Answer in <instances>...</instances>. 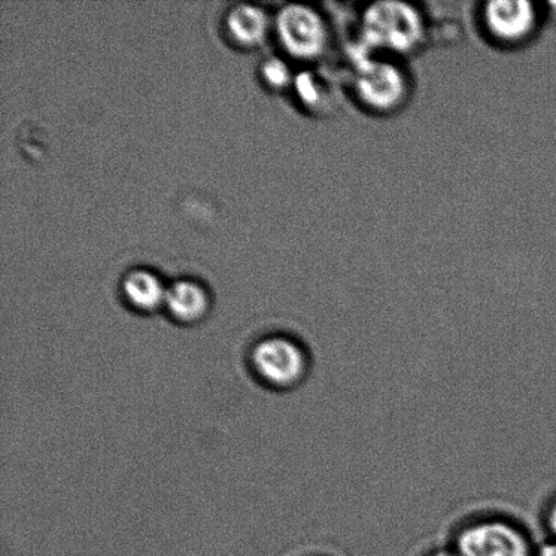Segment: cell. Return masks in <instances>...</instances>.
<instances>
[{"instance_id":"1","label":"cell","mask_w":556,"mask_h":556,"mask_svg":"<svg viewBox=\"0 0 556 556\" xmlns=\"http://www.w3.org/2000/svg\"><path fill=\"white\" fill-rule=\"evenodd\" d=\"M430 31L429 20L417 4L386 0L359 11L353 46L405 60L427 46Z\"/></svg>"},{"instance_id":"2","label":"cell","mask_w":556,"mask_h":556,"mask_svg":"<svg viewBox=\"0 0 556 556\" xmlns=\"http://www.w3.org/2000/svg\"><path fill=\"white\" fill-rule=\"evenodd\" d=\"M346 85L353 100L374 116H392L410 102L413 80L403 60L352 46Z\"/></svg>"},{"instance_id":"3","label":"cell","mask_w":556,"mask_h":556,"mask_svg":"<svg viewBox=\"0 0 556 556\" xmlns=\"http://www.w3.org/2000/svg\"><path fill=\"white\" fill-rule=\"evenodd\" d=\"M275 29L283 51L299 62H320L330 53V22L324 11L314 5L287 4L276 15Z\"/></svg>"},{"instance_id":"4","label":"cell","mask_w":556,"mask_h":556,"mask_svg":"<svg viewBox=\"0 0 556 556\" xmlns=\"http://www.w3.org/2000/svg\"><path fill=\"white\" fill-rule=\"evenodd\" d=\"M542 18L538 4L527 0H492L478 11L482 35L504 49L528 46L541 30Z\"/></svg>"},{"instance_id":"5","label":"cell","mask_w":556,"mask_h":556,"mask_svg":"<svg viewBox=\"0 0 556 556\" xmlns=\"http://www.w3.org/2000/svg\"><path fill=\"white\" fill-rule=\"evenodd\" d=\"M456 552L457 556H531L526 536L503 521L468 527L457 538Z\"/></svg>"},{"instance_id":"6","label":"cell","mask_w":556,"mask_h":556,"mask_svg":"<svg viewBox=\"0 0 556 556\" xmlns=\"http://www.w3.org/2000/svg\"><path fill=\"white\" fill-rule=\"evenodd\" d=\"M253 364L261 378L278 387L296 383L305 372L302 348L288 338H268L253 352Z\"/></svg>"},{"instance_id":"7","label":"cell","mask_w":556,"mask_h":556,"mask_svg":"<svg viewBox=\"0 0 556 556\" xmlns=\"http://www.w3.org/2000/svg\"><path fill=\"white\" fill-rule=\"evenodd\" d=\"M226 26L228 35L239 46L254 47L268 36L270 22L265 10L252 4H238L228 11Z\"/></svg>"},{"instance_id":"8","label":"cell","mask_w":556,"mask_h":556,"mask_svg":"<svg viewBox=\"0 0 556 556\" xmlns=\"http://www.w3.org/2000/svg\"><path fill=\"white\" fill-rule=\"evenodd\" d=\"M293 89L299 101L307 111L315 114H327L334 111L337 105V92L326 75L314 70H305L294 76Z\"/></svg>"},{"instance_id":"9","label":"cell","mask_w":556,"mask_h":556,"mask_svg":"<svg viewBox=\"0 0 556 556\" xmlns=\"http://www.w3.org/2000/svg\"><path fill=\"white\" fill-rule=\"evenodd\" d=\"M166 307L172 315L182 321H194L203 318L208 311V293L200 283L181 280L167 288Z\"/></svg>"},{"instance_id":"10","label":"cell","mask_w":556,"mask_h":556,"mask_svg":"<svg viewBox=\"0 0 556 556\" xmlns=\"http://www.w3.org/2000/svg\"><path fill=\"white\" fill-rule=\"evenodd\" d=\"M123 289L128 302L146 313L155 311L166 303L167 289L161 278L150 270L130 271L124 278Z\"/></svg>"},{"instance_id":"11","label":"cell","mask_w":556,"mask_h":556,"mask_svg":"<svg viewBox=\"0 0 556 556\" xmlns=\"http://www.w3.org/2000/svg\"><path fill=\"white\" fill-rule=\"evenodd\" d=\"M263 78L268 86L274 89H286L289 85L293 86V75L291 68L281 59H269L263 65Z\"/></svg>"},{"instance_id":"12","label":"cell","mask_w":556,"mask_h":556,"mask_svg":"<svg viewBox=\"0 0 556 556\" xmlns=\"http://www.w3.org/2000/svg\"><path fill=\"white\" fill-rule=\"evenodd\" d=\"M536 556H556V542L544 544Z\"/></svg>"},{"instance_id":"13","label":"cell","mask_w":556,"mask_h":556,"mask_svg":"<svg viewBox=\"0 0 556 556\" xmlns=\"http://www.w3.org/2000/svg\"><path fill=\"white\" fill-rule=\"evenodd\" d=\"M548 522H549V528H552V531L556 539V504L554 505L553 510L549 511Z\"/></svg>"},{"instance_id":"14","label":"cell","mask_w":556,"mask_h":556,"mask_svg":"<svg viewBox=\"0 0 556 556\" xmlns=\"http://www.w3.org/2000/svg\"><path fill=\"white\" fill-rule=\"evenodd\" d=\"M429 556H457L456 554H451V553H445V552H439V553H434L432 555H429Z\"/></svg>"}]
</instances>
